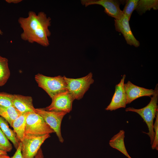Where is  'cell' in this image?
Here are the masks:
<instances>
[{
    "mask_svg": "<svg viewBox=\"0 0 158 158\" xmlns=\"http://www.w3.org/2000/svg\"><path fill=\"white\" fill-rule=\"evenodd\" d=\"M153 128L154 132V137L153 142L152 145V150H158V111L156 113L155 121L153 125Z\"/></svg>",
    "mask_w": 158,
    "mask_h": 158,
    "instance_id": "603a6c76",
    "label": "cell"
},
{
    "mask_svg": "<svg viewBox=\"0 0 158 158\" xmlns=\"http://www.w3.org/2000/svg\"><path fill=\"white\" fill-rule=\"evenodd\" d=\"M10 157L7 155H0V158H9Z\"/></svg>",
    "mask_w": 158,
    "mask_h": 158,
    "instance_id": "4316f807",
    "label": "cell"
},
{
    "mask_svg": "<svg viewBox=\"0 0 158 158\" xmlns=\"http://www.w3.org/2000/svg\"><path fill=\"white\" fill-rule=\"evenodd\" d=\"M54 133V130L40 116L35 112L28 113L24 138L42 136Z\"/></svg>",
    "mask_w": 158,
    "mask_h": 158,
    "instance_id": "277c9868",
    "label": "cell"
},
{
    "mask_svg": "<svg viewBox=\"0 0 158 158\" xmlns=\"http://www.w3.org/2000/svg\"><path fill=\"white\" fill-rule=\"evenodd\" d=\"M154 92L149 103L145 107L139 109L133 107H129L126 109V111H132L137 113L139 115L147 126L149 132L143 133L148 135L150 138V143L152 144L154 137V132L153 128V121L156 117V114L158 111V84H157L154 90Z\"/></svg>",
    "mask_w": 158,
    "mask_h": 158,
    "instance_id": "7a4b0ae2",
    "label": "cell"
},
{
    "mask_svg": "<svg viewBox=\"0 0 158 158\" xmlns=\"http://www.w3.org/2000/svg\"><path fill=\"white\" fill-rule=\"evenodd\" d=\"M2 34H3V32L2 30H1V29L0 28V35H2Z\"/></svg>",
    "mask_w": 158,
    "mask_h": 158,
    "instance_id": "f1b7e54d",
    "label": "cell"
},
{
    "mask_svg": "<svg viewBox=\"0 0 158 158\" xmlns=\"http://www.w3.org/2000/svg\"><path fill=\"white\" fill-rule=\"evenodd\" d=\"M129 20L123 14L119 19H114V25L116 30L123 35L127 44L135 47H138L140 42L134 37L130 29Z\"/></svg>",
    "mask_w": 158,
    "mask_h": 158,
    "instance_id": "8fae6325",
    "label": "cell"
},
{
    "mask_svg": "<svg viewBox=\"0 0 158 158\" xmlns=\"http://www.w3.org/2000/svg\"><path fill=\"white\" fill-rule=\"evenodd\" d=\"M81 1V4L85 7L94 4L102 6L104 8V12L109 16L114 18L115 19H119L123 15L120 6L121 4L125 2V1L82 0Z\"/></svg>",
    "mask_w": 158,
    "mask_h": 158,
    "instance_id": "52a82bcc",
    "label": "cell"
},
{
    "mask_svg": "<svg viewBox=\"0 0 158 158\" xmlns=\"http://www.w3.org/2000/svg\"><path fill=\"white\" fill-rule=\"evenodd\" d=\"M50 137L49 134L24 138L22 143L23 158H34L44 141Z\"/></svg>",
    "mask_w": 158,
    "mask_h": 158,
    "instance_id": "ba28073f",
    "label": "cell"
},
{
    "mask_svg": "<svg viewBox=\"0 0 158 158\" xmlns=\"http://www.w3.org/2000/svg\"><path fill=\"white\" fill-rule=\"evenodd\" d=\"M152 8L155 10H158V0H139L135 10L140 15H141Z\"/></svg>",
    "mask_w": 158,
    "mask_h": 158,
    "instance_id": "ac0fdd59",
    "label": "cell"
},
{
    "mask_svg": "<svg viewBox=\"0 0 158 158\" xmlns=\"http://www.w3.org/2000/svg\"><path fill=\"white\" fill-rule=\"evenodd\" d=\"M12 148V144L0 128V150L7 152L11 151Z\"/></svg>",
    "mask_w": 158,
    "mask_h": 158,
    "instance_id": "44dd1931",
    "label": "cell"
},
{
    "mask_svg": "<svg viewBox=\"0 0 158 158\" xmlns=\"http://www.w3.org/2000/svg\"><path fill=\"white\" fill-rule=\"evenodd\" d=\"M21 114L13 106H0V116L6 121L11 127L13 121Z\"/></svg>",
    "mask_w": 158,
    "mask_h": 158,
    "instance_id": "e0dca14e",
    "label": "cell"
},
{
    "mask_svg": "<svg viewBox=\"0 0 158 158\" xmlns=\"http://www.w3.org/2000/svg\"><path fill=\"white\" fill-rule=\"evenodd\" d=\"M0 155H7V153L0 150Z\"/></svg>",
    "mask_w": 158,
    "mask_h": 158,
    "instance_id": "83f0119b",
    "label": "cell"
},
{
    "mask_svg": "<svg viewBox=\"0 0 158 158\" xmlns=\"http://www.w3.org/2000/svg\"><path fill=\"white\" fill-rule=\"evenodd\" d=\"M126 97L127 104H130L135 99L143 96L150 97L154 92L152 89H147L136 85L130 81L124 85Z\"/></svg>",
    "mask_w": 158,
    "mask_h": 158,
    "instance_id": "7c38bea8",
    "label": "cell"
},
{
    "mask_svg": "<svg viewBox=\"0 0 158 158\" xmlns=\"http://www.w3.org/2000/svg\"><path fill=\"white\" fill-rule=\"evenodd\" d=\"M126 77V75H123L120 82L115 85V92L111 101L105 109V110L112 111L126 107L127 104L126 97L124 87Z\"/></svg>",
    "mask_w": 158,
    "mask_h": 158,
    "instance_id": "30bf717a",
    "label": "cell"
},
{
    "mask_svg": "<svg viewBox=\"0 0 158 158\" xmlns=\"http://www.w3.org/2000/svg\"><path fill=\"white\" fill-rule=\"evenodd\" d=\"M34 112L43 119L56 133L59 141L63 143L64 140L61 134V125L63 117L67 113L49 111L42 108H35Z\"/></svg>",
    "mask_w": 158,
    "mask_h": 158,
    "instance_id": "8992f818",
    "label": "cell"
},
{
    "mask_svg": "<svg viewBox=\"0 0 158 158\" xmlns=\"http://www.w3.org/2000/svg\"><path fill=\"white\" fill-rule=\"evenodd\" d=\"M139 0H128L126 1V4L122 12L130 20L133 11L135 10Z\"/></svg>",
    "mask_w": 158,
    "mask_h": 158,
    "instance_id": "ffe728a7",
    "label": "cell"
},
{
    "mask_svg": "<svg viewBox=\"0 0 158 158\" xmlns=\"http://www.w3.org/2000/svg\"><path fill=\"white\" fill-rule=\"evenodd\" d=\"M125 131L120 130L114 135L109 141L110 146L122 153L128 158H132L129 155L126 149L124 142Z\"/></svg>",
    "mask_w": 158,
    "mask_h": 158,
    "instance_id": "5bb4252c",
    "label": "cell"
},
{
    "mask_svg": "<svg viewBox=\"0 0 158 158\" xmlns=\"http://www.w3.org/2000/svg\"><path fill=\"white\" fill-rule=\"evenodd\" d=\"M14 95L0 92V106L8 107L12 106Z\"/></svg>",
    "mask_w": 158,
    "mask_h": 158,
    "instance_id": "7402d4cb",
    "label": "cell"
},
{
    "mask_svg": "<svg viewBox=\"0 0 158 158\" xmlns=\"http://www.w3.org/2000/svg\"><path fill=\"white\" fill-rule=\"evenodd\" d=\"M68 91L74 100H80L83 97L90 85L94 82L93 74L90 73L87 75L78 78H71L64 76Z\"/></svg>",
    "mask_w": 158,
    "mask_h": 158,
    "instance_id": "5b68a950",
    "label": "cell"
},
{
    "mask_svg": "<svg viewBox=\"0 0 158 158\" xmlns=\"http://www.w3.org/2000/svg\"><path fill=\"white\" fill-rule=\"evenodd\" d=\"M12 106L21 114L34 112L32 97L14 95Z\"/></svg>",
    "mask_w": 158,
    "mask_h": 158,
    "instance_id": "4fadbf2b",
    "label": "cell"
},
{
    "mask_svg": "<svg viewBox=\"0 0 158 158\" xmlns=\"http://www.w3.org/2000/svg\"><path fill=\"white\" fill-rule=\"evenodd\" d=\"M51 104L44 109L48 111L64 112L67 113L72 109L74 99L68 91L59 93L52 99Z\"/></svg>",
    "mask_w": 158,
    "mask_h": 158,
    "instance_id": "9c48e42d",
    "label": "cell"
},
{
    "mask_svg": "<svg viewBox=\"0 0 158 158\" xmlns=\"http://www.w3.org/2000/svg\"><path fill=\"white\" fill-rule=\"evenodd\" d=\"M51 19L44 12L37 14L30 11L26 17H20L18 21L23 32L20 35L23 40L30 43H36L44 47L49 44L48 37L51 32L49 28Z\"/></svg>",
    "mask_w": 158,
    "mask_h": 158,
    "instance_id": "6da1fadb",
    "label": "cell"
},
{
    "mask_svg": "<svg viewBox=\"0 0 158 158\" xmlns=\"http://www.w3.org/2000/svg\"><path fill=\"white\" fill-rule=\"evenodd\" d=\"M10 75L8 60L0 55V86L4 85Z\"/></svg>",
    "mask_w": 158,
    "mask_h": 158,
    "instance_id": "d6986e66",
    "label": "cell"
},
{
    "mask_svg": "<svg viewBox=\"0 0 158 158\" xmlns=\"http://www.w3.org/2000/svg\"><path fill=\"white\" fill-rule=\"evenodd\" d=\"M6 1L8 4H18L22 1V0H6Z\"/></svg>",
    "mask_w": 158,
    "mask_h": 158,
    "instance_id": "484cf974",
    "label": "cell"
},
{
    "mask_svg": "<svg viewBox=\"0 0 158 158\" xmlns=\"http://www.w3.org/2000/svg\"><path fill=\"white\" fill-rule=\"evenodd\" d=\"M35 80L38 86L43 89L52 99L56 95L68 91L64 76L51 77L41 74H36Z\"/></svg>",
    "mask_w": 158,
    "mask_h": 158,
    "instance_id": "3957f363",
    "label": "cell"
},
{
    "mask_svg": "<svg viewBox=\"0 0 158 158\" xmlns=\"http://www.w3.org/2000/svg\"><path fill=\"white\" fill-rule=\"evenodd\" d=\"M34 158H44V156L41 148L39 149Z\"/></svg>",
    "mask_w": 158,
    "mask_h": 158,
    "instance_id": "d4e9b609",
    "label": "cell"
},
{
    "mask_svg": "<svg viewBox=\"0 0 158 158\" xmlns=\"http://www.w3.org/2000/svg\"><path fill=\"white\" fill-rule=\"evenodd\" d=\"M28 113L22 114L13 122L12 127L20 142L24 138L26 118Z\"/></svg>",
    "mask_w": 158,
    "mask_h": 158,
    "instance_id": "9a60e30c",
    "label": "cell"
},
{
    "mask_svg": "<svg viewBox=\"0 0 158 158\" xmlns=\"http://www.w3.org/2000/svg\"><path fill=\"white\" fill-rule=\"evenodd\" d=\"M22 143L19 142V145L13 155L9 158H23L21 152Z\"/></svg>",
    "mask_w": 158,
    "mask_h": 158,
    "instance_id": "cb8c5ba5",
    "label": "cell"
},
{
    "mask_svg": "<svg viewBox=\"0 0 158 158\" xmlns=\"http://www.w3.org/2000/svg\"><path fill=\"white\" fill-rule=\"evenodd\" d=\"M0 128L7 138L13 143L16 150L18 147L20 141L13 130L10 128L7 121L0 116Z\"/></svg>",
    "mask_w": 158,
    "mask_h": 158,
    "instance_id": "2e32d148",
    "label": "cell"
}]
</instances>
